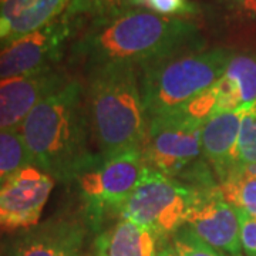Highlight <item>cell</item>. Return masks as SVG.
I'll list each match as a JSON object with an SVG mask.
<instances>
[{"label": "cell", "instance_id": "ac0fdd59", "mask_svg": "<svg viewBox=\"0 0 256 256\" xmlns=\"http://www.w3.org/2000/svg\"><path fill=\"white\" fill-rule=\"evenodd\" d=\"M30 164L32 158L20 131L0 130V186Z\"/></svg>", "mask_w": 256, "mask_h": 256}, {"label": "cell", "instance_id": "cb8c5ba5", "mask_svg": "<svg viewBox=\"0 0 256 256\" xmlns=\"http://www.w3.org/2000/svg\"><path fill=\"white\" fill-rule=\"evenodd\" d=\"M235 2L242 13L256 18V0H235Z\"/></svg>", "mask_w": 256, "mask_h": 256}, {"label": "cell", "instance_id": "44dd1931", "mask_svg": "<svg viewBox=\"0 0 256 256\" xmlns=\"http://www.w3.org/2000/svg\"><path fill=\"white\" fill-rule=\"evenodd\" d=\"M171 244L180 256H226L224 252L202 240L186 225L178 229L171 236Z\"/></svg>", "mask_w": 256, "mask_h": 256}, {"label": "cell", "instance_id": "ba28073f", "mask_svg": "<svg viewBox=\"0 0 256 256\" xmlns=\"http://www.w3.org/2000/svg\"><path fill=\"white\" fill-rule=\"evenodd\" d=\"M78 20L67 13L46 28L0 47V78L54 68Z\"/></svg>", "mask_w": 256, "mask_h": 256}, {"label": "cell", "instance_id": "3957f363", "mask_svg": "<svg viewBox=\"0 0 256 256\" xmlns=\"http://www.w3.org/2000/svg\"><path fill=\"white\" fill-rule=\"evenodd\" d=\"M86 102L90 131L101 156L141 150L148 118L137 67L104 66L88 70Z\"/></svg>", "mask_w": 256, "mask_h": 256}, {"label": "cell", "instance_id": "5bb4252c", "mask_svg": "<svg viewBox=\"0 0 256 256\" xmlns=\"http://www.w3.org/2000/svg\"><path fill=\"white\" fill-rule=\"evenodd\" d=\"M245 107L236 111L214 112L202 124V154L222 181L238 164L236 146Z\"/></svg>", "mask_w": 256, "mask_h": 256}, {"label": "cell", "instance_id": "d4e9b609", "mask_svg": "<svg viewBox=\"0 0 256 256\" xmlns=\"http://www.w3.org/2000/svg\"><path fill=\"white\" fill-rule=\"evenodd\" d=\"M156 256H180L175 250L174 245L171 244V239L160 240L158 245V255Z\"/></svg>", "mask_w": 256, "mask_h": 256}, {"label": "cell", "instance_id": "d6986e66", "mask_svg": "<svg viewBox=\"0 0 256 256\" xmlns=\"http://www.w3.org/2000/svg\"><path fill=\"white\" fill-rule=\"evenodd\" d=\"M128 8H131L130 0H73L66 13L78 22L82 18H90L92 22Z\"/></svg>", "mask_w": 256, "mask_h": 256}, {"label": "cell", "instance_id": "9a60e30c", "mask_svg": "<svg viewBox=\"0 0 256 256\" xmlns=\"http://www.w3.org/2000/svg\"><path fill=\"white\" fill-rule=\"evenodd\" d=\"M160 239L136 222L120 220L94 240V256H156Z\"/></svg>", "mask_w": 256, "mask_h": 256}, {"label": "cell", "instance_id": "ffe728a7", "mask_svg": "<svg viewBox=\"0 0 256 256\" xmlns=\"http://www.w3.org/2000/svg\"><path fill=\"white\" fill-rule=\"evenodd\" d=\"M238 164H256V102L245 107L236 146Z\"/></svg>", "mask_w": 256, "mask_h": 256}, {"label": "cell", "instance_id": "4fadbf2b", "mask_svg": "<svg viewBox=\"0 0 256 256\" xmlns=\"http://www.w3.org/2000/svg\"><path fill=\"white\" fill-rule=\"evenodd\" d=\"M73 0H0V47L46 28Z\"/></svg>", "mask_w": 256, "mask_h": 256}, {"label": "cell", "instance_id": "30bf717a", "mask_svg": "<svg viewBox=\"0 0 256 256\" xmlns=\"http://www.w3.org/2000/svg\"><path fill=\"white\" fill-rule=\"evenodd\" d=\"M185 225L202 240L229 256H240L239 210L225 201L218 185L194 190Z\"/></svg>", "mask_w": 256, "mask_h": 256}, {"label": "cell", "instance_id": "6da1fadb", "mask_svg": "<svg viewBox=\"0 0 256 256\" xmlns=\"http://www.w3.org/2000/svg\"><path fill=\"white\" fill-rule=\"evenodd\" d=\"M200 28L185 18L150 10H121L92 20L72 46V57L86 70L104 66L141 68L170 56L204 48Z\"/></svg>", "mask_w": 256, "mask_h": 256}, {"label": "cell", "instance_id": "277c9868", "mask_svg": "<svg viewBox=\"0 0 256 256\" xmlns=\"http://www.w3.org/2000/svg\"><path fill=\"white\" fill-rule=\"evenodd\" d=\"M232 50L198 48L170 56L140 68L146 118L174 111L208 92L225 74Z\"/></svg>", "mask_w": 256, "mask_h": 256}, {"label": "cell", "instance_id": "8fae6325", "mask_svg": "<svg viewBox=\"0 0 256 256\" xmlns=\"http://www.w3.org/2000/svg\"><path fill=\"white\" fill-rule=\"evenodd\" d=\"M88 232L82 216H54L20 230L9 242L6 256H82Z\"/></svg>", "mask_w": 256, "mask_h": 256}, {"label": "cell", "instance_id": "603a6c76", "mask_svg": "<svg viewBox=\"0 0 256 256\" xmlns=\"http://www.w3.org/2000/svg\"><path fill=\"white\" fill-rule=\"evenodd\" d=\"M240 218V248L245 256H256V218L239 210Z\"/></svg>", "mask_w": 256, "mask_h": 256}, {"label": "cell", "instance_id": "5b68a950", "mask_svg": "<svg viewBox=\"0 0 256 256\" xmlns=\"http://www.w3.org/2000/svg\"><path fill=\"white\" fill-rule=\"evenodd\" d=\"M184 108L148 120L146 140L141 146L142 162L185 185L195 188L218 185L212 181L202 154V124Z\"/></svg>", "mask_w": 256, "mask_h": 256}, {"label": "cell", "instance_id": "e0dca14e", "mask_svg": "<svg viewBox=\"0 0 256 256\" xmlns=\"http://www.w3.org/2000/svg\"><path fill=\"white\" fill-rule=\"evenodd\" d=\"M224 77L238 94L242 107L256 102V54L234 53Z\"/></svg>", "mask_w": 256, "mask_h": 256}, {"label": "cell", "instance_id": "9c48e42d", "mask_svg": "<svg viewBox=\"0 0 256 256\" xmlns=\"http://www.w3.org/2000/svg\"><path fill=\"white\" fill-rule=\"evenodd\" d=\"M56 185L53 176L30 164L0 186V229L24 230L40 218Z\"/></svg>", "mask_w": 256, "mask_h": 256}, {"label": "cell", "instance_id": "52a82bcc", "mask_svg": "<svg viewBox=\"0 0 256 256\" xmlns=\"http://www.w3.org/2000/svg\"><path fill=\"white\" fill-rule=\"evenodd\" d=\"M192 198L191 186L144 165L120 218L150 229L160 240L171 239L185 225Z\"/></svg>", "mask_w": 256, "mask_h": 256}, {"label": "cell", "instance_id": "7402d4cb", "mask_svg": "<svg viewBox=\"0 0 256 256\" xmlns=\"http://www.w3.org/2000/svg\"><path fill=\"white\" fill-rule=\"evenodd\" d=\"M131 6H144L150 12L171 16V18H184L196 13V6L190 0H130Z\"/></svg>", "mask_w": 256, "mask_h": 256}, {"label": "cell", "instance_id": "2e32d148", "mask_svg": "<svg viewBox=\"0 0 256 256\" xmlns=\"http://www.w3.org/2000/svg\"><path fill=\"white\" fill-rule=\"evenodd\" d=\"M218 186L235 210L256 218V164H236Z\"/></svg>", "mask_w": 256, "mask_h": 256}, {"label": "cell", "instance_id": "7c38bea8", "mask_svg": "<svg viewBox=\"0 0 256 256\" xmlns=\"http://www.w3.org/2000/svg\"><path fill=\"white\" fill-rule=\"evenodd\" d=\"M67 82L56 68L0 78V130H18L40 101Z\"/></svg>", "mask_w": 256, "mask_h": 256}, {"label": "cell", "instance_id": "7a4b0ae2", "mask_svg": "<svg viewBox=\"0 0 256 256\" xmlns=\"http://www.w3.org/2000/svg\"><path fill=\"white\" fill-rule=\"evenodd\" d=\"M18 131L32 164L53 176L56 182H73L94 156L88 150L92 131L84 86L68 80L37 104Z\"/></svg>", "mask_w": 256, "mask_h": 256}, {"label": "cell", "instance_id": "8992f818", "mask_svg": "<svg viewBox=\"0 0 256 256\" xmlns=\"http://www.w3.org/2000/svg\"><path fill=\"white\" fill-rule=\"evenodd\" d=\"M144 168L141 150L118 156L94 154L74 176L82 206V218L90 232H101L104 220L118 214L132 194Z\"/></svg>", "mask_w": 256, "mask_h": 256}]
</instances>
